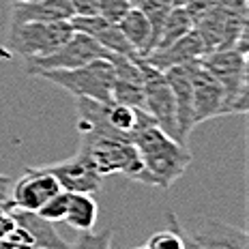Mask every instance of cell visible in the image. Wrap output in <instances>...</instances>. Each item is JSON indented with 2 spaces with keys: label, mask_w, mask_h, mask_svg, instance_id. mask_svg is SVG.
Returning a JSON list of instances; mask_svg holds the SVG:
<instances>
[{
  "label": "cell",
  "mask_w": 249,
  "mask_h": 249,
  "mask_svg": "<svg viewBox=\"0 0 249 249\" xmlns=\"http://www.w3.org/2000/svg\"><path fill=\"white\" fill-rule=\"evenodd\" d=\"M131 142L144 168L142 185L170 189L191 163V153L185 144L163 133L157 124L140 129L138 133H133Z\"/></svg>",
  "instance_id": "6da1fadb"
},
{
  "label": "cell",
  "mask_w": 249,
  "mask_h": 249,
  "mask_svg": "<svg viewBox=\"0 0 249 249\" xmlns=\"http://www.w3.org/2000/svg\"><path fill=\"white\" fill-rule=\"evenodd\" d=\"M90 159L99 176L123 174L124 178L142 183L144 168L140 155L129 138L121 136H82L80 148Z\"/></svg>",
  "instance_id": "7a4b0ae2"
},
{
  "label": "cell",
  "mask_w": 249,
  "mask_h": 249,
  "mask_svg": "<svg viewBox=\"0 0 249 249\" xmlns=\"http://www.w3.org/2000/svg\"><path fill=\"white\" fill-rule=\"evenodd\" d=\"M198 62L219 82L224 90V116L247 112V54L238 50L209 52Z\"/></svg>",
  "instance_id": "3957f363"
},
{
  "label": "cell",
  "mask_w": 249,
  "mask_h": 249,
  "mask_svg": "<svg viewBox=\"0 0 249 249\" xmlns=\"http://www.w3.org/2000/svg\"><path fill=\"white\" fill-rule=\"evenodd\" d=\"M37 77L65 88L75 99H92L112 103L114 67L107 58H97L84 67L69 71H39Z\"/></svg>",
  "instance_id": "277c9868"
},
{
  "label": "cell",
  "mask_w": 249,
  "mask_h": 249,
  "mask_svg": "<svg viewBox=\"0 0 249 249\" xmlns=\"http://www.w3.org/2000/svg\"><path fill=\"white\" fill-rule=\"evenodd\" d=\"M75 30L69 22H33V24H9L7 50L22 58L35 60L58 50Z\"/></svg>",
  "instance_id": "5b68a950"
},
{
  "label": "cell",
  "mask_w": 249,
  "mask_h": 249,
  "mask_svg": "<svg viewBox=\"0 0 249 249\" xmlns=\"http://www.w3.org/2000/svg\"><path fill=\"white\" fill-rule=\"evenodd\" d=\"M138 67L142 71L144 80V107L142 110L155 121L163 133H168L170 138L178 140V124H176V106L172 90L168 86V80L161 71H157L155 67H150L144 58H138Z\"/></svg>",
  "instance_id": "8992f818"
},
{
  "label": "cell",
  "mask_w": 249,
  "mask_h": 249,
  "mask_svg": "<svg viewBox=\"0 0 249 249\" xmlns=\"http://www.w3.org/2000/svg\"><path fill=\"white\" fill-rule=\"evenodd\" d=\"M107 56H110V52L103 50L95 39L82 33H73L69 41H65L52 54L26 62V73L37 75L39 71H69L84 67L97 58H107Z\"/></svg>",
  "instance_id": "52a82bcc"
},
{
  "label": "cell",
  "mask_w": 249,
  "mask_h": 249,
  "mask_svg": "<svg viewBox=\"0 0 249 249\" xmlns=\"http://www.w3.org/2000/svg\"><path fill=\"white\" fill-rule=\"evenodd\" d=\"M60 191L58 180L48 172V168H26L24 176L11 187V204L19 211L37 213Z\"/></svg>",
  "instance_id": "ba28073f"
},
{
  "label": "cell",
  "mask_w": 249,
  "mask_h": 249,
  "mask_svg": "<svg viewBox=\"0 0 249 249\" xmlns=\"http://www.w3.org/2000/svg\"><path fill=\"white\" fill-rule=\"evenodd\" d=\"M194 249H249V236L243 228L215 217H202L187 230Z\"/></svg>",
  "instance_id": "9c48e42d"
},
{
  "label": "cell",
  "mask_w": 249,
  "mask_h": 249,
  "mask_svg": "<svg viewBox=\"0 0 249 249\" xmlns=\"http://www.w3.org/2000/svg\"><path fill=\"white\" fill-rule=\"evenodd\" d=\"M48 172L58 180L60 189L67 194H97L103 185V176L97 174V170L92 168L90 159L86 157L82 150H77L73 157L65 159L60 163L45 165Z\"/></svg>",
  "instance_id": "30bf717a"
},
{
  "label": "cell",
  "mask_w": 249,
  "mask_h": 249,
  "mask_svg": "<svg viewBox=\"0 0 249 249\" xmlns=\"http://www.w3.org/2000/svg\"><path fill=\"white\" fill-rule=\"evenodd\" d=\"M191 80V92H194V112L196 127L211 118L224 116V90L219 82L213 77L198 60L187 65Z\"/></svg>",
  "instance_id": "8fae6325"
},
{
  "label": "cell",
  "mask_w": 249,
  "mask_h": 249,
  "mask_svg": "<svg viewBox=\"0 0 249 249\" xmlns=\"http://www.w3.org/2000/svg\"><path fill=\"white\" fill-rule=\"evenodd\" d=\"M140 58V56H138ZM138 58L110 54L107 60L114 67V84H112V103H121L129 107H144V80L138 67Z\"/></svg>",
  "instance_id": "7c38bea8"
},
{
  "label": "cell",
  "mask_w": 249,
  "mask_h": 249,
  "mask_svg": "<svg viewBox=\"0 0 249 249\" xmlns=\"http://www.w3.org/2000/svg\"><path fill=\"white\" fill-rule=\"evenodd\" d=\"M168 86L172 90L174 106H176V124H178V140L187 146L191 131L196 129V112H194V92H191V80L187 65L172 67L163 71Z\"/></svg>",
  "instance_id": "4fadbf2b"
},
{
  "label": "cell",
  "mask_w": 249,
  "mask_h": 249,
  "mask_svg": "<svg viewBox=\"0 0 249 249\" xmlns=\"http://www.w3.org/2000/svg\"><path fill=\"white\" fill-rule=\"evenodd\" d=\"M71 28L75 33L88 35L90 39H95L103 50H107L110 54H118V56H127V58H138V54L131 50V45L127 43V39L123 37L118 24H110L106 19H101L99 15H90V18H80L73 15L69 19Z\"/></svg>",
  "instance_id": "5bb4252c"
},
{
  "label": "cell",
  "mask_w": 249,
  "mask_h": 249,
  "mask_svg": "<svg viewBox=\"0 0 249 249\" xmlns=\"http://www.w3.org/2000/svg\"><path fill=\"white\" fill-rule=\"evenodd\" d=\"M204 54H206V50H204V43H202L200 35L196 33V30H191V33H187L183 39L170 43L168 48L150 52L144 60H146L150 67H155L157 71L163 73V71L172 69V67L189 65V62L202 58Z\"/></svg>",
  "instance_id": "9a60e30c"
},
{
  "label": "cell",
  "mask_w": 249,
  "mask_h": 249,
  "mask_svg": "<svg viewBox=\"0 0 249 249\" xmlns=\"http://www.w3.org/2000/svg\"><path fill=\"white\" fill-rule=\"evenodd\" d=\"M73 18L69 0H39V2H19L9 7V24L33 22H69Z\"/></svg>",
  "instance_id": "2e32d148"
},
{
  "label": "cell",
  "mask_w": 249,
  "mask_h": 249,
  "mask_svg": "<svg viewBox=\"0 0 249 249\" xmlns=\"http://www.w3.org/2000/svg\"><path fill=\"white\" fill-rule=\"evenodd\" d=\"M0 249H37L24 219V211L9 202H0Z\"/></svg>",
  "instance_id": "e0dca14e"
},
{
  "label": "cell",
  "mask_w": 249,
  "mask_h": 249,
  "mask_svg": "<svg viewBox=\"0 0 249 249\" xmlns=\"http://www.w3.org/2000/svg\"><path fill=\"white\" fill-rule=\"evenodd\" d=\"M118 28H121L123 37L127 39V43L131 45V50L136 52L140 58H146V56L153 52V28H150V22L146 19V15L142 13L140 7H131L127 11V15L118 22Z\"/></svg>",
  "instance_id": "ac0fdd59"
},
{
  "label": "cell",
  "mask_w": 249,
  "mask_h": 249,
  "mask_svg": "<svg viewBox=\"0 0 249 249\" xmlns=\"http://www.w3.org/2000/svg\"><path fill=\"white\" fill-rule=\"evenodd\" d=\"M99 215L97 200L88 194H69V206H67L65 224H69L77 232H92Z\"/></svg>",
  "instance_id": "d6986e66"
},
{
  "label": "cell",
  "mask_w": 249,
  "mask_h": 249,
  "mask_svg": "<svg viewBox=\"0 0 249 249\" xmlns=\"http://www.w3.org/2000/svg\"><path fill=\"white\" fill-rule=\"evenodd\" d=\"M191 30H194V22H191V18L187 15V11L183 7H174L172 11L168 13V18H165V22L161 26V33H159V39H157V43H155V50L168 48L170 43L183 39Z\"/></svg>",
  "instance_id": "ffe728a7"
},
{
  "label": "cell",
  "mask_w": 249,
  "mask_h": 249,
  "mask_svg": "<svg viewBox=\"0 0 249 249\" xmlns=\"http://www.w3.org/2000/svg\"><path fill=\"white\" fill-rule=\"evenodd\" d=\"M168 221H170V228L155 232L146 241L148 249H187V238L183 234V230H180V224L174 213H168Z\"/></svg>",
  "instance_id": "44dd1931"
},
{
  "label": "cell",
  "mask_w": 249,
  "mask_h": 249,
  "mask_svg": "<svg viewBox=\"0 0 249 249\" xmlns=\"http://www.w3.org/2000/svg\"><path fill=\"white\" fill-rule=\"evenodd\" d=\"M112 228H106L101 232H82V236L75 243L67 245L65 249H112Z\"/></svg>",
  "instance_id": "7402d4cb"
},
{
  "label": "cell",
  "mask_w": 249,
  "mask_h": 249,
  "mask_svg": "<svg viewBox=\"0 0 249 249\" xmlns=\"http://www.w3.org/2000/svg\"><path fill=\"white\" fill-rule=\"evenodd\" d=\"M67 206H69V194L67 191H60L54 198H50L43 206L37 211V215L41 219L50 221V224H58V221H65L67 215Z\"/></svg>",
  "instance_id": "603a6c76"
},
{
  "label": "cell",
  "mask_w": 249,
  "mask_h": 249,
  "mask_svg": "<svg viewBox=\"0 0 249 249\" xmlns=\"http://www.w3.org/2000/svg\"><path fill=\"white\" fill-rule=\"evenodd\" d=\"M131 7L129 0H97V15L110 24H118Z\"/></svg>",
  "instance_id": "cb8c5ba5"
},
{
  "label": "cell",
  "mask_w": 249,
  "mask_h": 249,
  "mask_svg": "<svg viewBox=\"0 0 249 249\" xmlns=\"http://www.w3.org/2000/svg\"><path fill=\"white\" fill-rule=\"evenodd\" d=\"M217 4H219V0H187L183 9L187 11V15H189L191 22L196 26V22H200V19L204 18L213 7H217Z\"/></svg>",
  "instance_id": "d4e9b609"
},
{
  "label": "cell",
  "mask_w": 249,
  "mask_h": 249,
  "mask_svg": "<svg viewBox=\"0 0 249 249\" xmlns=\"http://www.w3.org/2000/svg\"><path fill=\"white\" fill-rule=\"evenodd\" d=\"M69 4L73 9V15H80V18L97 15V0H69Z\"/></svg>",
  "instance_id": "484cf974"
},
{
  "label": "cell",
  "mask_w": 249,
  "mask_h": 249,
  "mask_svg": "<svg viewBox=\"0 0 249 249\" xmlns=\"http://www.w3.org/2000/svg\"><path fill=\"white\" fill-rule=\"evenodd\" d=\"M11 178L9 176H4V174H0V202H9L11 200Z\"/></svg>",
  "instance_id": "4316f807"
},
{
  "label": "cell",
  "mask_w": 249,
  "mask_h": 249,
  "mask_svg": "<svg viewBox=\"0 0 249 249\" xmlns=\"http://www.w3.org/2000/svg\"><path fill=\"white\" fill-rule=\"evenodd\" d=\"M9 4H19V2H39V0H7Z\"/></svg>",
  "instance_id": "83f0119b"
},
{
  "label": "cell",
  "mask_w": 249,
  "mask_h": 249,
  "mask_svg": "<svg viewBox=\"0 0 249 249\" xmlns=\"http://www.w3.org/2000/svg\"><path fill=\"white\" fill-rule=\"evenodd\" d=\"M129 2H131L133 7H138V4H140V0H129Z\"/></svg>",
  "instance_id": "f1b7e54d"
},
{
  "label": "cell",
  "mask_w": 249,
  "mask_h": 249,
  "mask_svg": "<svg viewBox=\"0 0 249 249\" xmlns=\"http://www.w3.org/2000/svg\"><path fill=\"white\" fill-rule=\"evenodd\" d=\"M136 249H148L146 245H140V247H136Z\"/></svg>",
  "instance_id": "f546056e"
}]
</instances>
